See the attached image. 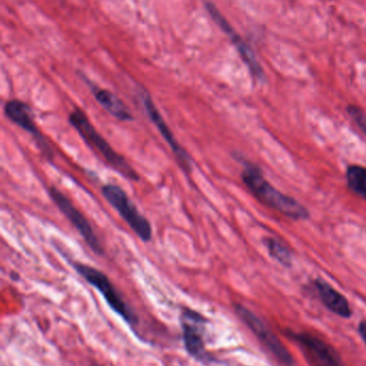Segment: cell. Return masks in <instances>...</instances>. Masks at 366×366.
I'll return each instance as SVG.
<instances>
[{
	"instance_id": "3957f363",
	"label": "cell",
	"mask_w": 366,
	"mask_h": 366,
	"mask_svg": "<svg viewBox=\"0 0 366 366\" xmlns=\"http://www.w3.org/2000/svg\"><path fill=\"white\" fill-rule=\"evenodd\" d=\"M72 267L89 285L100 293L111 310L122 317L125 323H128L131 328L138 325L139 317L135 310H132L131 306L122 298L120 291L114 286V284L111 282L107 274L98 270L97 268L82 262H72Z\"/></svg>"
},
{
	"instance_id": "8fae6325",
	"label": "cell",
	"mask_w": 366,
	"mask_h": 366,
	"mask_svg": "<svg viewBox=\"0 0 366 366\" xmlns=\"http://www.w3.org/2000/svg\"><path fill=\"white\" fill-rule=\"evenodd\" d=\"M206 8H208V11L210 12L211 16L213 17V20L215 21L218 26L230 36L232 43L235 44V47H237V52H239V56L244 61L248 70L252 73V76L256 80H262L263 78V69H262L261 65L259 63L252 49L248 47V44L235 32L231 25L227 22L225 17L222 16V13L217 10V8L215 5L208 3H206Z\"/></svg>"
},
{
	"instance_id": "2e32d148",
	"label": "cell",
	"mask_w": 366,
	"mask_h": 366,
	"mask_svg": "<svg viewBox=\"0 0 366 366\" xmlns=\"http://www.w3.org/2000/svg\"><path fill=\"white\" fill-rule=\"evenodd\" d=\"M347 112L352 117V120L356 122V126H359L362 133L366 136V115L364 114L363 111L356 105H349L347 107Z\"/></svg>"
},
{
	"instance_id": "7a4b0ae2",
	"label": "cell",
	"mask_w": 366,
	"mask_h": 366,
	"mask_svg": "<svg viewBox=\"0 0 366 366\" xmlns=\"http://www.w3.org/2000/svg\"><path fill=\"white\" fill-rule=\"evenodd\" d=\"M69 124L81 136L86 145L93 149L98 155L105 160L110 168L118 172L125 179L137 182L140 180L137 170L130 165L122 155L115 151L112 146L96 129L87 115L81 108H76L69 114Z\"/></svg>"
},
{
	"instance_id": "4fadbf2b",
	"label": "cell",
	"mask_w": 366,
	"mask_h": 366,
	"mask_svg": "<svg viewBox=\"0 0 366 366\" xmlns=\"http://www.w3.org/2000/svg\"><path fill=\"white\" fill-rule=\"evenodd\" d=\"M92 93L97 101L103 108L114 118L120 120V122H131L133 120L132 113L130 109L126 106L122 100L114 95L112 91L108 89H103V88H98L97 86H94L91 84Z\"/></svg>"
},
{
	"instance_id": "52a82bcc",
	"label": "cell",
	"mask_w": 366,
	"mask_h": 366,
	"mask_svg": "<svg viewBox=\"0 0 366 366\" xmlns=\"http://www.w3.org/2000/svg\"><path fill=\"white\" fill-rule=\"evenodd\" d=\"M49 195L59 209V211L66 216L67 220L74 225L76 231L83 238L88 248L91 249L95 254L103 255V245L98 239L93 226L86 216L74 206V203L61 190L55 187H50Z\"/></svg>"
},
{
	"instance_id": "30bf717a",
	"label": "cell",
	"mask_w": 366,
	"mask_h": 366,
	"mask_svg": "<svg viewBox=\"0 0 366 366\" xmlns=\"http://www.w3.org/2000/svg\"><path fill=\"white\" fill-rule=\"evenodd\" d=\"M142 103L144 107L145 112L149 115L151 122L156 126L159 133L162 134L166 143L168 144L169 147L171 149L172 152L175 155L176 161H177L178 165L182 168L186 175H189L191 172V159L189 157V152L185 150L183 146L178 143L173 132L169 128L168 124L164 122V117L162 116L159 109L157 108L154 101L151 100V95L147 93H143L141 95Z\"/></svg>"
},
{
	"instance_id": "ba28073f",
	"label": "cell",
	"mask_w": 366,
	"mask_h": 366,
	"mask_svg": "<svg viewBox=\"0 0 366 366\" xmlns=\"http://www.w3.org/2000/svg\"><path fill=\"white\" fill-rule=\"evenodd\" d=\"M287 336L300 346L312 366H345L334 347L317 335L289 330Z\"/></svg>"
},
{
	"instance_id": "5b68a950",
	"label": "cell",
	"mask_w": 366,
	"mask_h": 366,
	"mask_svg": "<svg viewBox=\"0 0 366 366\" xmlns=\"http://www.w3.org/2000/svg\"><path fill=\"white\" fill-rule=\"evenodd\" d=\"M235 310L239 319L242 320L249 330L252 331V334L258 339L259 342L263 345L266 350L271 352L272 356L279 363L285 366H294L296 362L291 352L261 318L241 304H235Z\"/></svg>"
},
{
	"instance_id": "e0dca14e",
	"label": "cell",
	"mask_w": 366,
	"mask_h": 366,
	"mask_svg": "<svg viewBox=\"0 0 366 366\" xmlns=\"http://www.w3.org/2000/svg\"><path fill=\"white\" fill-rule=\"evenodd\" d=\"M358 333L360 337L363 340L364 344L366 345V320H362L361 323L358 325Z\"/></svg>"
},
{
	"instance_id": "7c38bea8",
	"label": "cell",
	"mask_w": 366,
	"mask_h": 366,
	"mask_svg": "<svg viewBox=\"0 0 366 366\" xmlns=\"http://www.w3.org/2000/svg\"><path fill=\"white\" fill-rule=\"evenodd\" d=\"M312 284L315 287L318 298L330 312L345 319L352 317V306H350L349 301L347 300L344 295L341 294L325 279H316Z\"/></svg>"
},
{
	"instance_id": "9a60e30c",
	"label": "cell",
	"mask_w": 366,
	"mask_h": 366,
	"mask_svg": "<svg viewBox=\"0 0 366 366\" xmlns=\"http://www.w3.org/2000/svg\"><path fill=\"white\" fill-rule=\"evenodd\" d=\"M266 245L270 256L283 267L290 268L292 266V254L283 243L274 238L268 237L266 239Z\"/></svg>"
},
{
	"instance_id": "9c48e42d",
	"label": "cell",
	"mask_w": 366,
	"mask_h": 366,
	"mask_svg": "<svg viewBox=\"0 0 366 366\" xmlns=\"http://www.w3.org/2000/svg\"><path fill=\"white\" fill-rule=\"evenodd\" d=\"M3 112L10 122L20 126L21 129L25 130L32 136V139L36 141V145L41 151L42 155L47 160L52 161L54 157V153L52 150L51 146L38 128L36 120H34V112H32L30 105L20 101V100H10L6 103Z\"/></svg>"
},
{
	"instance_id": "6da1fadb",
	"label": "cell",
	"mask_w": 366,
	"mask_h": 366,
	"mask_svg": "<svg viewBox=\"0 0 366 366\" xmlns=\"http://www.w3.org/2000/svg\"><path fill=\"white\" fill-rule=\"evenodd\" d=\"M241 177L245 187L266 206L296 221L310 218V211L306 207L303 206L296 198L283 194V192L274 187L264 178L260 168L254 163L244 162V170Z\"/></svg>"
},
{
	"instance_id": "5bb4252c",
	"label": "cell",
	"mask_w": 366,
	"mask_h": 366,
	"mask_svg": "<svg viewBox=\"0 0 366 366\" xmlns=\"http://www.w3.org/2000/svg\"><path fill=\"white\" fill-rule=\"evenodd\" d=\"M346 181L352 193L366 201V168L356 164L348 166Z\"/></svg>"
},
{
	"instance_id": "277c9868",
	"label": "cell",
	"mask_w": 366,
	"mask_h": 366,
	"mask_svg": "<svg viewBox=\"0 0 366 366\" xmlns=\"http://www.w3.org/2000/svg\"><path fill=\"white\" fill-rule=\"evenodd\" d=\"M101 193L143 242L151 240L153 228L151 222L139 211V209L122 187L109 183L101 187Z\"/></svg>"
},
{
	"instance_id": "8992f818",
	"label": "cell",
	"mask_w": 366,
	"mask_h": 366,
	"mask_svg": "<svg viewBox=\"0 0 366 366\" xmlns=\"http://www.w3.org/2000/svg\"><path fill=\"white\" fill-rule=\"evenodd\" d=\"M184 346L197 361L204 364L214 361V358L206 352L204 333L206 318L193 308H183L180 317Z\"/></svg>"
}]
</instances>
